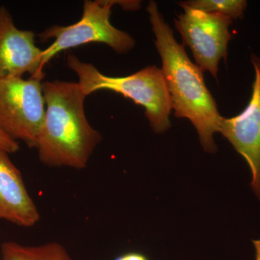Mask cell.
I'll use <instances>...</instances> for the list:
<instances>
[{
    "label": "cell",
    "mask_w": 260,
    "mask_h": 260,
    "mask_svg": "<svg viewBox=\"0 0 260 260\" xmlns=\"http://www.w3.org/2000/svg\"><path fill=\"white\" fill-rule=\"evenodd\" d=\"M67 65L78 76V83L86 97L99 90L115 92L144 108L155 133L161 134L172 126L169 119L172 101L158 67L148 66L128 76L111 77L71 54L67 57Z\"/></svg>",
    "instance_id": "3"
},
{
    "label": "cell",
    "mask_w": 260,
    "mask_h": 260,
    "mask_svg": "<svg viewBox=\"0 0 260 260\" xmlns=\"http://www.w3.org/2000/svg\"><path fill=\"white\" fill-rule=\"evenodd\" d=\"M9 154L0 148V219L32 227L40 220V213Z\"/></svg>",
    "instance_id": "9"
},
{
    "label": "cell",
    "mask_w": 260,
    "mask_h": 260,
    "mask_svg": "<svg viewBox=\"0 0 260 260\" xmlns=\"http://www.w3.org/2000/svg\"><path fill=\"white\" fill-rule=\"evenodd\" d=\"M155 35V44L162 60L161 71L177 118L192 123L205 151L214 153L213 135L220 131L222 117L215 99L205 85L203 70L188 57L184 46L174 38L172 28L159 12L158 5L149 2L146 8Z\"/></svg>",
    "instance_id": "1"
},
{
    "label": "cell",
    "mask_w": 260,
    "mask_h": 260,
    "mask_svg": "<svg viewBox=\"0 0 260 260\" xmlns=\"http://www.w3.org/2000/svg\"><path fill=\"white\" fill-rule=\"evenodd\" d=\"M0 148L8 152V153H15L18 151L20 145L18 142L11 139L0 130Z\"/></svg>",
    "instance_id": "12"
},
{
    "label": "cell",
    "mask_w": 260,
    "mask_h": 260,
    "mask_svg": "<svg viewBox=\"0 0 260 260\" xmlns=\"http://www.w3.org/2000/svg\"><path fill=\"white\" fill-rule=\"evenodd\" d=\"M45 118L38 140L39 160L49 167L85 169L102 135L85 115L86 95L78 83H43Z\"/></svg>",
    "instance_id": "2"
},
{
    "label": "cell",
    "mask_w": 260,
    "mask_h": 260,
    "mask_svg": "<svg viewBox=\"0 0 260 260\" xmlns=\"http://www.w3.org/2000/svg\"><path fill=\"white\" fill-rule=\"evenodd\" d=\"M183 3L193 9L223 15L232 20L243 18L247 6L244 0H191Z\"/></svg>",
    "instance_id": "11"
},
{
    "label": "cell",
    "mask_w": 260,
    "mask_h": 260,
    "mask_svg": "<svg viewBox=\"0 0 260 260\" xmlns=\"http://www.w3.org/2000/svg\"><path fill=\"white\" fill-rule=\"evenodd\" d=\"M253 244L255 248V260H260V239L253 241Z\"/></svg>",
    "instance_id": "14"
},
{
    "label": "cell",
    "mask_w": 260,
    "mask_h": 260,
    "mask_svg": "<svg viewBox=\"0 0 260 260\" xmlns=\"http://www.w3.org/2000/svg\"><path fill=\"white\" fill-rule=\"evenodd\" d=\"M2 260H73L60 243L51 242L39 246H25L14 242L3 243Z\"/></svg>",
    "instance_id": "10"
},
{
    "label": "cell",
    "mask_w": 260,
    "mask_h": 260,
    "mask_svg": "<svg viewBox=\"0 0 260 260\" xmlns=\"http://www.w3.org/2000/svg\"><path fill=\"white\" fill-rule=\"evenodd\" d=\"M42 80H0V130L30 148H37L45 118Z\"/></svg>",
    "instance_id": "5"
},
{
    "label": "cell",
    "mask_w": 260,
    "mask_h": 260,
    "mask_svg": "<svg viewBox=\"0 0 260 260\" xmlns=\"http://www.w3.org/2000/svg\"><path fill=\"white\" fill-rule=\"evenodd\" d=\"M251 61L255 78L250 101L238 115L222 117L219 133L245 159L252 176L251 189L260 200V58L252 54Z\"/></svg>",
    "instance_id": "7"
},
{
    "label": "cell",
    "mask_w": 260,
    "mask_h": 260,
    "mask_svg": "<svg viewBox=\"0 0 260 260\" xmlns=\"http://www.w3.org/2000/svg\"><path fill=\"white\" fill-rule=\"evenodd\" d=\"M115 0H86L81 18L69 25H53L38 34L42 41L54 42L42 51V64L45 66L63 51L92 43H99L124 54L134 48V39L127 32L113 26L110 16Z\"/></svg>",
    "instance_id": "4"
},
{
    "label": "cell",
    "mask_w": 260,
    "mask_h": 260,
    "mask_svg": "<svg viewBox=\"0 0 260 260\" xmlns=\"http://www.w3.org/2000/svg\"><path fill=\"white\" fill-rule=\"evenodd\" d=\"M179 4L184 13L177 15L174 23L182 37L183 46L190 48L200 69L209 71L216 79L219 61L226 58L228 43L232 38L229 30L232 20L193 9L183 2Z\"/></svg>",
    "instance_id": "6"
},
{
    "label": "cell",
    "mask_w": 260,
    "mask_h": 260,
    "mask_svg": "<svg viewBox=\"0 0 260 260\" xmlns=\"http://www.w3.org/2000/svg\"><path fill=\"white\" fill-rule=\"evenodd\" d=\"M114 260H150L148 256L138 251H129L118 256Z\"/></svg>",
    "instance_id": "13"
},
{
    "label": "cell",
    "mask_w": 260,
    "mask_h": 260,
    "mask_svg": "<svg viewBox=\"0 0 260 260\" xmlns=\"http://www.w3.org/2000/svg\"><path fill=\"white\" fill-rule=\"evenodd\" d=\"M31 30L17 28L13 16L0 6V80L23 78H44L42 49L36 45Z\"/></svg>",
    "instance_id": "8"
}]
</instances>
